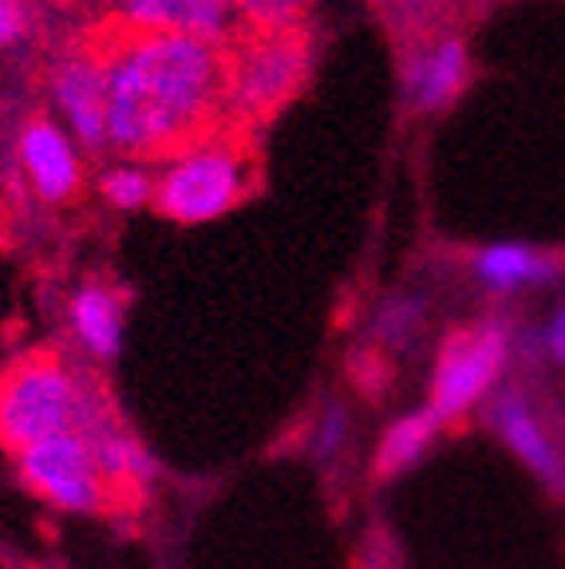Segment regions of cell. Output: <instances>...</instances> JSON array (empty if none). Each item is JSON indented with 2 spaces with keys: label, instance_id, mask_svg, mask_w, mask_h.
<instances>
[{
  "label": "cell",
  "instance_id": "1",
  "mask_svg": "<svg viewBox=\"0 0 565 569\" xmlns=\"http://www.w3.org/2000/svg\"><path fill=\"white\" fill-rule=\"evenodd\" d=\"M107 76V147L131 159H178L218 139L230 111V63L202 40L119 24L91 40Z\"/></svg>",
  "mask_w": 565,
  "mask_h": 569
},
{
  "label": "cell",
  "instance_id": "2",
  "mask_svg": "<svg viewBox=\"0 0 565 569\" xmlns=\"http://www.w3.org/2000/svg\"><path fill=\"white\" fill-rule=\"evenodd\" d=\"M99 416L96 396L83 388L56 352H28L0 372V447L12 455L52 436L83 431Z\"/></svg>",
  "mask_w": 565,
  "mask_h": 569
},
{
  "label": "cell",
  "instance_id": "3",
  "mask_svg": "<svg viewBox=\"0 0 565 569\" xmlns=\"http://www.w3.org/2000/svg\"><path fill=\"white\" fill-rule=\"evenodd\" d=\"M257 190V151L246 139H218L190 147L155 178V206L182 226L214 222Z\"/></svg>",
  "mask_w": 565,
  "mask_h": 569
},
{
  "label": "cell",
  "instance_id": "4",
  "mask_svg": "<svg viewBox=\"0 0 565 569\" xmlns=\"http://www.w3.org/2000/svg\"><path fill=\"white\" fill-rule=\"evenodd\" d=\"M230 63V111L241 119H266L285 107L309 71V44L305 32H274L246 40L226 52Z\"/></svg>",
  "mask_w": 565,
  "mask_h": 569
},
{
  "label": "cell",
  "instance_id": "5",
  "mask_svg": "<svg viewBox=\"0 0 565 569\" xmlns=\"http://www.w3.org/2000/svg\"><path fill=\"white\" fill-rule=\"evenodd\" d=\"M20 475L40 498H48L52 507L68 510V515H103L119 502L111 482L99 471V459L91 451L88 436L68 431V436H52L44 443L28 447L17 455Z\"/></svg>",
  "mask_w": 565,
  "mask_h": 569
},
{
  "label": "cell",
  "instance_id": "6",
  "mask_svg": "<svg viewBox=\"0 0 565 569\" xmlns=\"http://www.w3.org/2000/svg\"><path fill=\"white\" fill-rule=\"evenodd\" d=\"M506 356H511V332L503 325H495V320H486L478 329H459L455 337H447V345L439 348V360H435L427 408L443 423L467 416L478 400H486V391L498 383V376L506 368Z\"/></svg>",
  "mask_w": 565,
  "mask_h": 569
},
{
  "label": "cell",
  "instance_id": "7",
  "mask_svg": "<svg viewBox=\"0 0 565 569\" xmlns=\"http://www.w3.org/2000/svg\"><path fill=\"white\" fill-rule=\"evenodd\" d=\"M116 9L119 20L139 32L186 36L221 52H234L257 36L234 0H116Z\"/></svg>",
  "mask_w": 565,
  "mask_h": 569
},
{
  "label": "cell",
  "instance_id": "8",
  "mask_svg": "<svg viewBox=\"0 0 565 569\" xmlns=\"http://www.w3.org/2000/svg\"><path fill=\"white\" fill-rule=\"evenodd\" d=\"M52 96L68 119L71 139H80L88 151L107 147V76L96 48L71 52L56 63Z\"/></svg>",
  "mask_w": 565,
  "mask_h": 569
},
{
  "label": "cell",
  "instance_id": "9",
  "mask_svg": "<svg viewBox=\"0 0 565 569\" xmlns=\"http://www.w3.org/2000/svg\"><path fill=\"white\" fill-rule=\"evenodd\" d=\"M490 423H495L498 439L518 455L542 482H549L554 490L565 495V459L557 451L554 436L546 431L538 416H534L531 400L522 391H498L490 403Z\"/></svg>",
  "mask_w": 565,
  "mask_h": 569
},
{
  "label": "cell",
  "instance_id": "10",
  "mask_svg": "<svg viewBox=\"0 0 565 569\" xmlns=\"http://www.w3.org/2000/svg\"><path fill=\"white\" fill-rule=\"evenodd\" d=\"M20 162L36 198L68 202L80 190V154L52 119H32L20 134Z\"/></svg>",
  "mask_w": 565,
  "mask_h": 569
},
{
  "label": "cell",
  "instance_id": "11",
  "mask_svg": "<svg viewBox=\"0 0 565 569\" xmlns=\"http://www.w3.org/2000/svg\"><path fill=\"white\" fill-rule=\"evenodd\" d=\"M467 48L459 40H439V44H432L407 63V99H412L416 111L435 116V111H443V107L459 99V91L467 88Z\"/></svg>",
  "mask_w": 565,
  "mask_h": 569
},
{
  "label": "cell",
  "instance_id": "12",
  "mask_svg": "<svg viewBox=\"0 0 565 569\" xmlns=\"http://www.w3.org/2000/svg\"><path fill=\"white\" fill-rule=\"evenodd\" d=\"M71 329L80 337V345L91 356L107 360V356L119 352V340H123V305L111 289L103 284H83L80 293L71 297Z\"/></svg>",
  "mask_w": 565,
  "mask_h": 569
},
{
  "label": "cell",
  "instance_id": "13",
  "mask_svg": "<svg viewBox=\"0 0 565 569\" xmlns=\"http://www.w3.org/2000/svg\"><path fill=\"white\" fill-rule=\"evenodd\" d=\"M562 261L546 258L531 246H514V241H503V246H486L475 258V277L495 289V293H511V289H526V284H542L549 277H557Z\"/></svg>",
  "mask_w": 565,
  "mask_h": 569
},
{
  "label": "cell",
  "instance_id": "14",
  "mask_svg": "<svg viewBox=\"0 0 565 569\" xmlns=\"http://www.w3.org/2000/svg\"><path fill=\"white\" fill-rule=\"evenodd\" d=\"M439 427H443V419L435 416L432 408L396 419V423L384 431L380 447H376V475L391 479V475L407 471L412 462L424 459V451L435 443V436H439Z\"/></svg>",
  "mask_w": 565,
  "mask_h": 569
},
{
  "label": "cell",
  "instance_id": "15",
  "mask_svg": "<svg viewBox=\"0 0 565 569\" xmlns=\"http://www.w3.org/2000/svg\"><path fill=\"white\" fill-rule=\"evenodd\" d=\"M234 4H238V12L249 20L254 32L274 36V32H297L309 0H234Z\"/></svg>",
  "mask_w": 565,
  "mask_h": 569
},
{
  "label": "cell",
  "instance_id": "16",
  "mask_svg": "<svg viewBox=\"0 0 565 569\" xmlns=\"http://www.w3.org/2000/svg\"><path fill=\"white\" fill-rule=\"evenodd\" d=\"M99 187H103V198L116 206V210H139V206L155 202V178L142 167H131V162L107 170Z\"/></svg>",
  "mask_w": 565,
  "mask_h": 569
},
{
  "label": "cell",
  "instance_id": "17",
  "mask_svg": "<svg viewBox=\"0 0 565 569\" xmlns=\"http://www.w3.org/2000/svg\"><path fill=\"white\" fill-rule=\"evenodd\" d=\"M345 439H348V416H345V408H325V411H320L317 436H313V447H317L320 459H333V455H340Z\"/></svg>",
  "mask_w": 565,
  "mask_h": 569
},
{
  "label": "cell",
  "instance_id": "18",
  "mask_svg": "<svg viewBox=\"0 0 565 569\" xmlns=\"http://www.w3.org/2000/svg\"><path fill=\"white\" fill-rule=\"evenodd\" d=\"M28 32V4L24 0H0V48H12Z\"/></svg>",
  "mask_w": 565,
  "mask_h": 569
},
{
  "label": "cell",
  "instance_id": "19",
  "mask_svg": "<svg viewBox=\"0 0 565 569\" xmlns=\"http://www.w3.org/2000/svg\"><path fill=\"white\" fill-rule=\"evenodd\" d=\"M542 352H546L554 365L565 368V305L549 317L546 332H542Z\"/></svg>",
  "mask_w": 565,
  "mask_h": 569
},
{
  "label": "cell",
  "instance_id": "20",
  "mask_svg": "<svg viewBox=\"0 0 565 569\" xmlns=\"http://www.w3.org/2000/svg\"><path fill=\"white\" fill-rule=\"evenodd\" d=\"M412 320H416V305H407V301L391 305V309L384 312V332H388V337H404Z\"/></svg>",
  "mask_w": 565,
  "mask_h": 569
},
{
  "label": "cell",
  "instance_id": "21",
  "mask_svg": "<svg viewBox=\"0 0 565 569\" xmlns=\"http://www.w3.org/2000/svg\"><path fill=\"white\" fill-rule=\"evenodd\" d=\"M0 246H4V213H0Z\"/></svg>",
  "mask_w": 565,
  "mask_h": 569
}]
</instances>
